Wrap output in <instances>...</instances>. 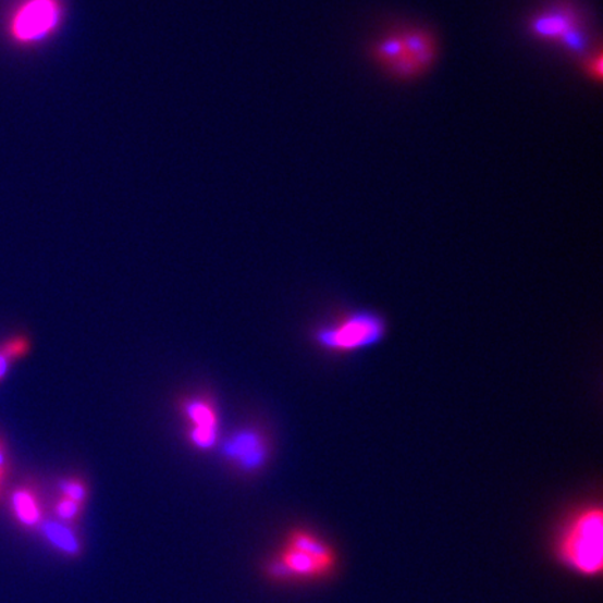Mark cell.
<instances>
[{
    "label": "cell",
    "instance_id": "6da1fadb",
    "mask_svg": "<svg viewBox=\"0 0 603 603\" xmlns=\"http://www.w3.org/2000/svg\"><path fill=\"white\" fill-rule=\"evenodd\" d=\"M558 558L570 570L586 577L600 575L603 565V514L586 507L563 527L557 542Z\"/></svg>",
    "mask_w": 603,
    "mask_h": 603
},
{
    "label": "cell",
    "instance_id": "7a4b0ae2",
    "mask_svg": "<svg viewBox=\"0 0 603 603\" xmlns=\"http://www.w3.org/2000/svg\"><path fill=\"white\" fill-rule=\"evenodd\" d=\"M63 20V0H17L4 20V34L13 46L34 48L56 37Z\"/></svg>",
    "mask_w": 603,
    "mask_h": 603
},
{
    "label": "cell",
    "instance_id": "3957f363",
    "mask_svg": "<svg viewBox=\"0 0 603 603\" xmlns=\"http://www.w3.org/2000/svg\"><path fill=\"white\" fill-rule=\"evenodd\" d=\"M384 333L385 324L379 315L358 310L321 328L316 339L321 347L334 353H354L380 343Z\"/></svg>",
    "mask_w": 603,
    "mask_h": 603
},
{
    "label": "cell",
    "instance_id": "277c9868",
    "mask_svg": "<svg viewBox=\"0 0 603 603\" xmlns=\"http://www.w3.org/2000/svg\"><path fill=\"white\" fill-rule=\"evenodd\" d=\"M528 32L540 41L556 42L567 52L584 56L587 34L581 13L571 3L561 2L540 10L528 22Z\"/></svg>",
    "mask_w": 603,
    "mask_h": 603
},
{
    "label": "cell",
    "instance_id": "5b68a950",
    "mask_svg": "<svg viewBox=\"0 0 603 603\" xmlns=\"http://www.w3.org/2000/svg\"><path fill=\"white\" fill-rule=\"evenodd\" d=\"M370 58L382 67L389 76L402 82H413L422 77L424 72L403 46L397 32L385 33L370 47Z\"/></svg>",
    "mask_w": 603,
    "mask_h": 603
},
{
    "label": "cell",
    "instance_id": "8992f818",
    "mask_svg": "<svg viewBox=\"0 0 603 603\" xmlns=\"http://www.w3.org/2000/svg\"><path fill=\"white\" fill-rule=\"evenodd\" d=\"M225 456L235 459L242 468L257 469L263 466L267 458L264 440L251 430L236 433L224 446Z\"/></svg>",
    "mask_w": 603,
    "mask_h": 603
},
{
    "label": "cell",
    "instance_id": "52a82bcc",
    "mask_svg": "<svg viewBox=\"0 0 603 603\" xmlns=\"http://www.w3.org/2000/svg\"><path fill=\"white\" fill-rule=\"evenodd\" d=\"M399 38L408 56L427 73L436 62L439 47L436 37L427 28L405 27L398 29Z\"/></svg>",
    "mask_w": 603,
    "mask_h": 603
},
{
    "label": "cell",
    "instance_id": "ba28073f",
    "mask_svg": "<svg viewBox=\"0 0 603 603\" xmlns=\"http://www.w3.org/2000/svg\"><path fill=\"white\" fill-rule=\"evenodd\" d=\"M41 530L46 540L63 555L76 556L81 553V541L66 524L49 520L42 524Z\"/></svg>",
    "mask_w": 603,
    "mask_h": 603
},
{
    "label": "cell",
    "instance_id": "9c48e42d",
    "mask_svg": "<svg viewBox=\"0 0 603 603\" xmlns=\"http://www.w3.org/2000/svg\"><path fill=\"white\" fill-rule=\"evenodd\" d=\"M281 561L288 567L291 576L293 577H319L325 575V573L333 568L320 562L319 558L310 556L308 553L296 551V549L290 546Z\"/></svg>",
    "mask_w": 603,
    "mask_h": 603
},
{
    "label": "cell",
    "instance_id": "30bf717a",
    "mask_svg": "<svg viewBox=\"0 0 603 603\" xmlns=\"http://www.w3.org/2000/svg\"><path fill=\"white\" fill-rule=\"evenodd\" d=\"M288 546L296 549V551L308 553V555L319 558L325 565L334 567L335 557L333 551L323 541H320L318 537L311 536L309 532H294L290 538Z\"/></svg>",
    "mask_w": 603,
    "mask_h": 603
},
{
    "label": "cell",
    "instance_id": "8fae6325",
    "mask_svg": "<svg viewBox=\"0 0 603 603\" xmlns=\"http://www.w3.org/2000/svg\"><path fill=\"white\" fill-rule=\"evenodd\" d=\"M12 507L23 526L34 527L41 521V508L38 506L36 496L27 489H19L13 493Z\"/></svg>",
    "mask_w": 603,
    "mask_h": 603
},
{
    "label": "cell",
    "instance_id": "7c38bea8",
    "mask_svg": "<svg viewBox=\"0 0 603 603\" xmlns=\"http://www.w3.org/2000/svg\"><path fill=\"white\" fill-rule=\"evenodd\" d=\"M185 413L193 427L217 429L216 413L209 403L192 399L186 404Z\"/></svg>",
    "mask_w": 603,
    "mask_h": 603
},
{
    "label": "cell",
    "instance_id": "4fadbf2b",
    "mask_svg": "<svg viewBox=\"0 0 603 603\" xmlns=\"http://www.w3.org/2000/svg\"><path fill=\"white\" fill-rule=\"evenodd\" d=\"M190 440L192 443L199 448H211L217 442V429L193 427L190 430Z\"/></svg>",
    "mask_w": 603,
    "mask_h": 603
},
{
    "label": "cell",
    "instance_id": "5bb4252c",
    "mask_svg": "<svg viewBox=\"0 0 603 603\" xmlns=\"http://www.w3.org/2000/svg\"><path fill=\"white\" fill-rule=\"evenodd\" d=\"M61 491L63 497L71 499V501L82 504L86 501L87 489L81 481L76 479H69V481H63L61 483Z\"/></svg>",
    "mask_w": 603,
    "mask_h": 603
},
{
    "label": "cell",
    "instance_id": "9a60e30c",
    "mask_svg": "<svg viewBox=\"0 0 603 603\" xmlns=\"http://www.w3.org/2000/svg\"><path fill=\"white\" fill-rule=\"evenodd\" d=\"M81 506L82 504L63 497L57 504L58 517L61 518L62 522L73 521L78 516V513H81Z\"/></svg>",
    "mask_w": 603,
    "mask_h": 603
},
{
    "label": "cell",
    "instance_id": "2e32d148",
    "mask_svg": "<svg viewBox=\"0 0 603 603\" xmlns=\"http://www.w3.org/2000/svg\"><path fill=\"white\" fill-rule=\"evenodd\" d=\"M586 72L588 76L594 78L596 82H601L602 78V52L598 49L596 52H592V56L587 58L584 63Z\"/></svg>",
    "mask_w": 603,
    "mask_h": 603
},
{
    "label": "cell",
    "instance_id": "e0dca14e",
    "mask_svg": "<svg viewBox=\"0 0 603 603\" xmlns=\"http://www.w3.org/2000/svg\"><path fill=\"white\" fill-rule=\"evenodd\" d=\"M269 571L275 578L293 577V576H291L288 567L285 566V563L283 561H276V562L271 563V565L269 567Z\"/></svg>",
    "mask_w": 603,
    "mask_h": 603
},
{
    "label": "cell",
    "instance_id": "ac0fdd59",
    "mask_svg": "<svg viewBox=\"0 0 603 603\" xmlns=\"http://www.w3.org/2000/svg\"><path fill=\"white\" fill-rule=\"evenodd\" d=\"M10 359H12V357H10L7 350L2 348V350H0V379H2L4 374H7Z\"/></svg>",
    "mask_w": 603,
    "mask_h": 603
},
{
    "label": "cell",
    "instance_id": "d6986e66",
    "mask_svg": "<svg viewBox=\"0 0 603 603\" xmlns=\"http://www.w3.org/2000/svg\"><path fill=\"white\" fill-rule=\"evenodd\" d=\"M4 467V453L2 446H0V477H2V471Z\"/></svg>",
    "mask_w": 603,
    "mask_h": 603
}]
</instances>
